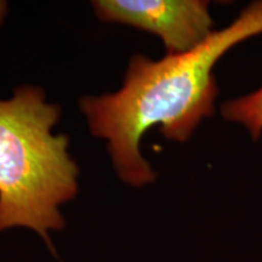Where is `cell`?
<instances>
[{
  "label": "cell",
  "mask_w": 262,
  "mask_h": 262,
  "mask_svg": "<svg viewBox=\"0 0 262 262\" xmlns=\"http://www.w3.org/2000/svg\"><path fill=\"white\" fill-rule=\"evenodd\" d=\"M261 33L262 2H256L191 51L158 61L134 55L122 89L81 98L80 111L91 134L107 140L118 178L134 187L155 182V170L141 153L143 135L159 126L168 140L186 142L214 114L215 64L239 42Z\"/></svg>",
  "instance_id": "1"
},
{
  "label": "cell",
  "mask_w": 262,
  "mask_h": 262,
  "mask_svg": "<svg viewBox=\"0 0 262 262\" xmlns=\"http://www.w3.org/2000/svg\"><path fill=\"white\" fill-rule=\"evenodd\" d=\"M8 11H9L8 3L2 2V0H0V27H2L3 24H4L6 16H8Z\"/></svg>",
  "instance_id": "5"
},
{
  "label": "cell",
  "mask_w": 262,
  "mask_h": 262,
  "mask_svg": "<svg viewBox=\"0 0 262 262\" xmlns=\"http://www.w3.org/2000/svg\"><path fill=\"white\" fill-rule=\"evenodd\" d=\"M221 114L228 122L242 124L255 140L262 134V86L254 93L227 101Z\"/></svg>",
  "instance_id": "4"
},
{
  "label": "cell",
  "mask_w": 262,
  "mask_h": 262,
  "mask_svg": "<svg viewBox=\"0 0 262 262\" xmlns=\"http://www.w3.org/2000/svg\"><path fill=\"white\" fill-rule=\"evenodd\" d=\"M60 116L34 85L0 98V233L29 228L50 249L49 232L64 226L60 206L77 195L79 175L68 137L51 131Z\"/></svg>",
  "instance_id": "2"
},
{
  "label": "cell",
  "mask_w": 262,
  "mask_h": 262,
  "mask_svg": "<svg viewBox=\"0 0 262 262\" xmlns=\"http://www.w3.org/2000/svg\"><path fill=\"white\" fill-rule=\"evenodd\" d=\"M91 5L101 21L157 35L168 55L191 51L215 32L209 3L202 0H96Z\"/></svg>",
  "instance_id": "3"
}]
</instances>
